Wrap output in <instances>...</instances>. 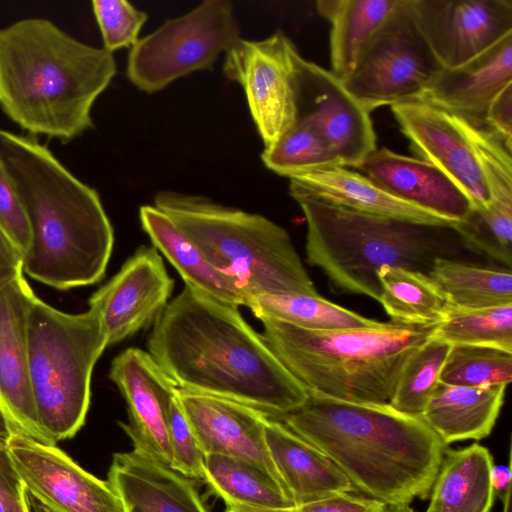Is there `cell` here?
<instances>
[{
    "label": "cell",
    "instance_id": "1",
    "mask_svg": "<svg viewBox=\"0 0 512 512\" xmlns=\"http://www.w3.org/2000/svg\"><path fill=\"white\" fill-rule=\"evenodd\" d=\"M148 353L179 389L221 397L278 419L309 391L232 306L185 286L147 338Z\"/></svg>",
    "mask_w": 512,
    "mask_h": 512
},
{
    "label": "cell",
    "instance_id": "2",
    "mask_svg": "<svg viewBox=\"0 0 512 512\" xmlns=\"http://www.w3.org/2000/svg\"><path fill=\"white\" fill-rule=\"evenodd\" d=\"M0 159L29 222L24 274L60 290L99 282L111 257L114 231L98 192L35 136L0 129Z\"/></svg>",
    "mask_w": 512,
    "mask_h": 512
},
{
    "label": "cell",
    "instance_id": "3",
    "mask_svg": "<svg viewBox=\"0 0 512 512\" xmlns=\"http://www.w3.org/2000/svg\"><path fill=\"white\" fill-rule=\"evenodd\" d=\"M278 420L330 458L355 489L387 505L427 499L447 447L420 417L389 404L311 391Z\"/></svg>",
    "mask_w": 512,
    "mask_h": 512
},
{
    "label": "cell",
    "instance_id": "4",
    "mask_svg": "<svg viewBox=\"0 0 512 512\" xmlns=\"http://www.w3.org/2000/svg\"><path fill=\"white\" fill-rule=\"evenodd\" d=\"M116 73L113 54L50 20L0 29V107L32 136L67 143L91 129L93 105Z\"/></svg>",
    "mask_w": 512,
    "mask_h": 512
},
{
    "label": "cell",
    "instance_id": "5",
    "mask_svg": "<svg viewBox=\"0 0 512 512\" xmlns=\"http://www.w3.org/2000/svg\"><path fill=\"white\" fill-rule=\"evenodd\" d=\"M306 224L307 262L335 292L379 301L377 271L396 266L429 274L437 259L463 260L468 251L454 225H434L351 211L289 184ZM471 253V252H470Z\"/></svg>",
    "mask_w": 512,
    "mask_h": 512
},
{
    "label": "cell",
    "instance_id": "6",
    "mask_svg": "<svg viewBox=\"0 0 512 512\" xmlns=\"http://www.w3.org/2000/svg\"><path fill=\"white\" fill-rule=\"evenodd\" d=\"M260 320L267 346L308 391L371 404L390 403L406 362L437 326L390 321L377 327L316 331Z\"/></svg>",
    "mask_w": 512,
    "mask_h": 512
},
{
    "label": "cell",
    "instance_id": "7",
    "mask_svg": "<svg viewBox=\"0 0 512 512\" xmlns=\"http://www.w3.org/2000/svg\"><path fill=\"white\" fill-rule=\"evenodd\" d=\"M154 206L248 302L263 294L319 295L288 232L268 218L173 190L158 192Z\"/></svg>",
    "mask_w": 512,
    "mask_h": 512
},
{
    "label": "cell",
    "instance_id": "8",
    "mask_svg": "<svg viewBox=\"0 0 512 512\" xmlns=\"http://www.w3.org/2000/svg\"><path fill=\"white\" fill-rule=\"evenodd\" d=\"M28 369L39 424L56 444L85 423L94 366L108 346L98 314L62 312L34 297L27 324Z\"/></svg>",
    "mask_w": 512,
    "mask_h": 512
},
{
    "label": "cell",
    "instance_id": "9",
    "mask_svg": "<svg viewBox=\"0 0 512 512\" xmlns=\"http://www.w3.org/2000/svg\"><path fill=\"white\" fill-rule=\"evenodd\" d=\"M443 69L412 0H398L342 82L371 113L381 106L420 100Z\"/></svg>",
    "mask_w": 512,
    "mask_h": 512
},
{
    "label": "cell",
    "instance_id": "10",
    "mask_svg": "<svg viewBox=\"0 0 512 512\" xmlns=\"http://www.w3.org/2000/svg\"><path fill=\"white\" fill-rule=\"evenodd\" d=\"M240 38L233 4L205 0L139 38L128 54L127 78L145 93L158 92L193 72L211 70Z\"/></svg>",
    "mask_w": 512,
    "mask_h": 512
},
{
    "label": "cell",
    "instance_id": "11",
    "mask_svg": "<svg viewBox=\"0 0 512 512\" xmlns=\"http://www.w3.org/2000/svg\"><path fill=\"white\" fill-rule=\"evenodd\" d=\"M299 54L282 31L261 40L240 38L224 54V75L242 87L264 148L296 123L295 72Z\"/></svg>",
    "mask_w": 512,
    "mask_h": 512
},
{
    "label": "cell",
    "instance_id": "12",
    "mask_svg": "<svg viewBox=\"0 0 512 512\" xmlns=\"http://www.w3.org/2000/svg\"><path fill=\"white\" fill-rule=\"evenodd\" d=\"M6 447L34 512H125L108 481L84 470L56 445L16 431Z\"/></svg>",
    "mask_w": 512,
    "mask_h": 512
},
{
    "label": "cell",
    "instance_id": "13",
    "mask_svg": "<svg viewBox=\"0 0 512 512\" xmlns=\"http://www.w3.org/2000/svg\"><path fill=\"white\" fill-rule=\"evenodd\" d=\"M296 123L315 128L343 167L359 168L376 147L370 112L331 71L296 59Z\"/></svg>",
    "mask_w": 512,
    "mask_h": 512
},
{
    "label": "cell",
    "instance_id": "14",
    "mask_svg": "<svg viewBox=\"0 0 512 512\" xmlns=\"http://www.w3.org/2000/svg\"><path fill=\"white\" fill-rule=\"evenodd\" d=\"M174 279L158 250L141 246L89 299L106 333L108 346L153 324L169 302Z\"/></svg>",
    "mask_w": 512,
    "mask_h": 512
},
{
    "label": "cell",
    "instance_id": "15",
    "mask_svg": "<svg viewBox=\"0 0 512 512\" xmlns=\"http://www.w3.org/2000/svg\"><path fill=\"white\" fill-rule=\"evenodd\" d=\"M444 68L458 67L512 33L511 0H412Z\"/></svg>",
    "mask_w": 512,
    "mask_h": 512
},
{
    "label": "cell",
    "instance_id": "16",
    "mask_svg": "<svg viewBox=\"0 0 512 512\" xmlns=\"http://www.w3.org/2000/svg\"><path fill=\"white\" fill-rule=\"evenodd\" d=\"M110 380L124 397L128 423H120L135 451L166 466L172 455L167 408L178 387L148 351L131 347L112 361Z\"/></svg>",
    "mask_w": 512,
    "mask_h": 512
},
{
    "label": "cell",
    "instance_id": "17",
    "mask_svg": "<svg viewBox=\"0 0 512 512\" xmlns=\"http://www.w3.org/2000/svg\"><path fill=\"white\" fill-rule=\"evenodd\" d=\"M391 111L419 159L453 180L472 207L491 202L475 151L454 115L420 100L395 104Z\"/></svg>",
    "mask_w": 512,
    "mask_h": 512
},
{
    "label": "cell",
    "instance_id": "18",
    "mask_svg": "<svg viewBox=\"0 0 512 512\" xmlns=\"http://www.w3.org/2000/svg\"><path fill=\"white\" fill-rule=\"evenodd\" d=\"M178 399L204 455L250 462L282 484L265 440L267 415L236 401L183 389H178Z\"/></svg>",
    "mask_w": 512,
    "mask_h": 512
},
{
    "label": "cell",
    "instance_id": "19",
    "mask_svg": "<svg viewBox=\"0 0 512 512\" xmlns=\"http://www.w3.org/2000/svg\"><path fill=\"white\" fill-rule=\"evenodd\" d=\"M35 296L24 273L0 290V402L19 433L56 445L39 424L29 380L27 324Z\"/></svg>",
    "mask_w": 512,
    "mask_h": 512
},
{
    "label": "cell",
    "instance_id": "20",
    "mask_svg": "<svg viewBox=\"0 0 512 512\" xmlns=\"http://www.w3.org/2000/svg\"><path fill=\"white\" fill-rule=\"evenodd\" d=\"M385 191L450 222L462 220L472 204L464 191L431 163L376 148L358 168Z\"/></svg>",
    "mask_w": 512,
    "mask_h": 512
},
{
    "label": "cell",
    "instance_id": "21",
    "mask_svg": "<svg viewBox=\"0 0 512 512\" xmlns=\"http://www.w3.org/2000/svg\"><path fill=\"white\" fill-rule=\"evenodd\" d=\"M512 84V33L468 62L437 76L420 101L484 125L485 113Z\"/></svg>",
    "mask_w": 512,
    "mask_h": 512
},
{
    "label": "cell",
    "instance_id": "22",
    "mask_svg": "<svg viewBox=\"0 0 512 512\" xmlns=\"http://www.w3.org/2000/svg\"><path fill=\"white\" fill-rule=\"evenodd\" d=\"M107 481L125 512H209L195 481L135 450L113 455Z\"/></svg>",
    "mask_w": 512,
    "mask_h": 512
},
{
    "label": "cell",
    "instance_id": "23",
    "mask_svg": "<svg viewBox=\"0 0 512 512\" xmlns=\"http://www.w3.org/2000/svg\"><path fill=\"white\" fill-rule=\"evenodd\" d=\"M264 430L271 460L296 507L356 490L330 458L280 420L267 417Z\"/></svg>",
    "mask_w": 512,
    "mask_h": 512
},
{
    "label": "cell",
    "instance_id": "24",
    "mask_svg": "<svg viewBox=\"0 0 512 512\" xmlns=\"http://www.w3.org/2000/svg\"><path fill=\"white\" fill-rule=\"evenodd\" d=\"M290 180L309 195L351 211L407 221L454 225L391 195L364 174L343 166L295 176Z\"/></svg>",
    "mask_w": 512,
    "mask_h": 512
},
{
    "label": "cell",
    "instance_id": "25",
    "mask_svg": "<svg viewBox=\"0 0 512 512\" xmlns=\"http://www.w3.org/2000/svg\"><path fill=\"white\" fill-rule=\"evenodd\" d=\"M505 385L464 387L439 381L420 418L444 445L490 435L505 399Z\"/></svg>",
    "mask_w": 512,
    "mask_h": 512
},
{
    "label": "cell",
    "instance_id": "26",
    "mask_svg": "<svg viewBox=\"0 0 512 512\" xmlns=\"http://www.w3.org/2000/svg\"><path fill=\"white\" fill-rule=\"evenodd\" d=\"M139 218L153 247L174 266L185 286L217 301L247 307L245 295L209 263L164 212L154 205H143L139 209Z\"/></svg>",
    "mask_w": 512,
    "mask_h": 512
},
{
    "label": "cell",
    "instance_id": "27",
    "mask_svg": "<svg viewBox=\"0 0 512 512\" xmlns=\"http://www.w3.org/2000/svg\"><path fill=\"white\" fill-rule=\"evenodd\" d=\"M493 465L490 451L477 442L461 449L446 447L426 512H490Z\"/></svg>",
    "mask_w": 512,
    "mask_h": 512
},
{
    "label": "cell",
    "instance_id": "28",
    "mask_svg": "<svg viewBox=\"0 0 512 512\" xmlns=\"http://www.w3.org/2000/svg\"><path fill=\"white\" fill-rule=\"evenodd\" d=\"M398 0H318V13L331 24V72L344 80Z\"/></svg>",
    "mask_w": 512,
    "mask_h": 512
},
{
    "label": "cell",
    "instance_id": "29",
    "mask_svg": "<svg viewBox=\"0 0 512 512\" xmlns=\"http://www.w3.org/2000/svg\"><path fill=\"white\" fill-rule=\"evenodd\" d=\"M226 506L296 508L284 486L258 466L230 456L206 454L204 480Z\"/></svg>",
    "mask_w": 512,
    "mask_h": 512
},
{
    "label": "cell",
    "instance_id": "30",
    "mask_svg": "<svg viewBox=\"0 0 512 512\" xmlns=\"http://www.w3.org/2000/svg\"><path fill=\"white\" fill-rule=\"evenodd\" d=\"M380 299L391 321L407 325H438L450 306L432 278L425 273L396 266L377 271Z\"/></svg>",
    "mask_w": 512,
    "mask_h": 512
},
{
    "label": "cell",
    "instance_id": "31",
    "mask_svg": "<svg viewBox=\"0 0 512 512\" xmlns=\"http://www.w3.org/2000/svg\"><path fill=\"white\" fill-rule=\"evenodd\" d=\"M450 308L480 309L512 303L511 269L456 259H437L428 274Z\"/></svg>",
    "mask_w": 512,
    "mask_h": 512
},
{
    "label": "cell",
    "instance_id": "32",
    "mask_svg": "<svg viewBox=\"0 0 512 512\" xmlns=\"http://www.w3.org/2000/svg\"><path fill=\"white\" fill-rule=\"evenodd\" d=\"M247 307L259 320L275 319L307 330L377 327L382 323L330 302L320 295H256L249 299Z\"/></svg>",
    "mask_w": 512,
    "mask_h": 512
},
{
    "label": "cell",
    "instance_id": "33",
    "mask_svg": "<svg viewBox=\"0 0 512 512\" xmlns=\"http://www.w3.org/2000/svg\"><path fill=\"white\" fill-rule=\"evenodd\" d=\"M261 159L269 170L289 179L342 166L324 137L303 123H295L274 144L264 148Z\"/></svg>",
    "mask_w": 512,
    "mask_h": 512
},
{
    "label": "cell",
    "instance_id": "34",
    "mask_svg": "<svg viewBox=\"0 0 512 512\" xmlns=\"http://www.w3.org/2000/svg\"><path fill=\"white\" fill-rule=\"evenodd\" d=\"M432 337L449 344L493 346L512 352V303L480 309L450 308Z\"/></svg>",
    "mask_w": 512,
    "mask_h": 512
},
{
    "label": "cell",
    "instance_id": "35",
    "mask_svg": "<svg viewBox=\"0 0 512 512\" xmlns=\"http://www.w3.org/2000/svg\"><path fill=\"white\" fill-rule=\"evenodd\" d=\"M512 379V352L498 347L451 344L439 381L454 386H507Z\"/></svg>",
    "mask_w": 512,
    "mask_h": 512
},
{
    "label": "cell",
    "instance_id": "36",
    "mask_svg": "<svg viewBox=\"0 0 512 512\" xmlns=\"http://www.w3.org/2000/svg\"><path fill=\"white\" fill-rule=\"evenodd\" d=\"M454 228L468 251L511 269L512 204L491 201L483 207H472Z\"/></svg>",
    "mask_w": 512,
    "mask_h": 512
},
{
    "label": "cell",
    "instance_id": "37",
    "mask_svg": "<svg viewBox=\"0 0 512 512\" xmlns=\"http://www.w3.org/2000/svg\"><path fill=\"white\" fill-rule=\"evenodd\" d=\"M451 344L430 338L406 362L389 405L395 410L420 417L439 383V376Z\"/></svg>",
    "mask_w": 512,
    "mask_h": 512
},
{
    "label": "cell",
    "instance_id": "38",
    "mask_svg": "<svg viewBox=\"0 0 512 512\" xmlns=\"http://www.w3.org/2000/svg\"><path fill=\"white\" fill-rule=\"evenodd\" d=\"M454 117L475 151L491 201L512 204V149L483 124Z\"/></svg>",
    "mask_w": 512,
    "mask_h": 512
},
{
    "label": "cell",
    "instance_id": "39",
    "mask_svg": "<svg viewBox=\"0 0 512 512\" xmlns=\"http://www.w3.org/2000/svg\"><path fill=\"white\" fill-rule=\"evenodd\" d=\"M92 11L103 39V48L113 54L132 48L148 15L126 0H94Z\"/></svg>",
    "mask_w": 512,
    "mask_h": 512
},
{
    "label": "cell",
    "instance_id": "40",
    "mask_svg": "<svg viewBox=\"0 0 512 512\" xmlns=\"http://www.w3.org/2000/svg\"><path fill=\"white\" fill-rule=\"evenodd\" d=\"M178 389L168 404L166 416L172 455L170 468L193 481H203L205 455L182 410Z\"/></svg>",
    "mask_w": 512,
    "mask_h": 512
},
{
    "label": "cell",
    "instance_id": "41",
    "mask_svg": "<svg viewBox=\"0 0 512 512\" xmlns=\"http://www.w3.org/2000/svg\"><path fill=\"white\" fill-rule=\"evenodd\" d=\"M0 227L24 255L30 243L29 222L17 188L1 159Z\"/></svg>",
    "mask_w": 512,
    "mask_h": 512
},
{
    "label": "cell",
    "instance_id": "42",
    "mask_svg": "<svg viewBox=\"0 0 512 512\" xmlns=\"http://www.w3.org/2000/svg\"><path fill=\"white\" fill-rule=\"evenodd\" d=\"M0 512H32L23 481L6 446L0 445Z\"/></svg>",
    "mask_w": 512,
    "mask_h": 512
},
{
    "label": "cell",
    "instance_id": "43",
    "mask_svg": "<svg viewBox=\"0 0 512 512\" xmlns=\"http://www.w3.org/2000/svg\"><path fill=\"white\" fill-rule=\"evenodd\" d=\"M387 504L372 498L342 492L297 507L300 512H383Z\"/></svg>",
    "mask_w": 512,
    "mask_h": 512
},
{
    "label": "cell",
    "instance_id": "44",
    "mask_svg": "<svg viewBox=\"0 0 512 512\" xmlns=\"http://www.w3.org/2000/svg\"><path fill=\"white\" fill-rule=\"evenodd\" d=\"M484 126L512 149V84L492 100L485 113Z\"/></svg>",
    "mask_w": 512,
    "mask_h": 512
},
{
    "label": "cell",
    "instance_id": "45",
    "mask_svg": "<svg viewBox=\"0 0 512 512\" xmlns=\"http://www.w3.org/2000/svg\"><path fill=\"white\" fill-rule=\"evenodd\" d=\"M23 272V254L0 227V290Z\"/></svg>",
    "mask_w": 512,
    "mask_h": 512
},
{
    "label": "cell",
    "instance_id": "46",
    "mask_svg": "<svg viewBox=\"0 0 512 512\" xmlns=\"http://www.w3.org/2000/svg\"><path fill=\"white\" fill-rule=\"evenodd\" d=\"M509 465H493L490 473L491 486L494 491V495L498 497H504L505 493L511 488V467Z\"/></svg>",
    "mask_w": 512,
    "mask_h": 512
},
{
    "label": "cell",
    "instance_id": "47",
    "mask_svg": "<svg viewBox=\"0 0 512 512\" xmlns=\"http://www.w3.org/2000/svg\"><path fill=\"white\" fill-rule=\"evenodd\" d=\"M16 431L15 425L0 402V445L7 446Z\"/></svg>",
    "mask_w": 512,
    "mask_h": 512
},
{
    "label": "cell",
    "instance_id": "48",
    "mask_svg": "<svg viewBox=\"0 0 512 512\" xmlns=\"http://www.w3.org/2000/svg\"><path fill=\"white\" fill-rule=\"evenodd\" d=\"M226 512H300L296 508H285V509H259V508H248L241 506H227Z\"/></svg>",
    "mask_w": 512,
    "mask_h": 512
},
{
    "label": "cell",
    "instance_id": "49",
    "mask_svg": "<svg viewBox=\"0 0 512 512\" xmlns=\"http://www.w3.org/2000/svg\"><path fill=\"white\" fill-rule=\"evenodd\" d=\"M383 512H415L409 504L388 505Z\"/></svg>",
    "mask_w": 512,
    "mask_h": 512
},
{
    "label": "cell",
    "instance_id": "50",
    "mask_svg": "<svg viewBox=\"0 0 512 512\" xmlns=\"http://www.w3.org/2000/svg\"><path fill=\"white\" fill-rule=\"evenodd\" d=\"M502 500L504 503L503 512H511V488L507 490Z\"/></svg>",
    "mask_w": 512,
    "mask_h": 512
}]
</instances>
